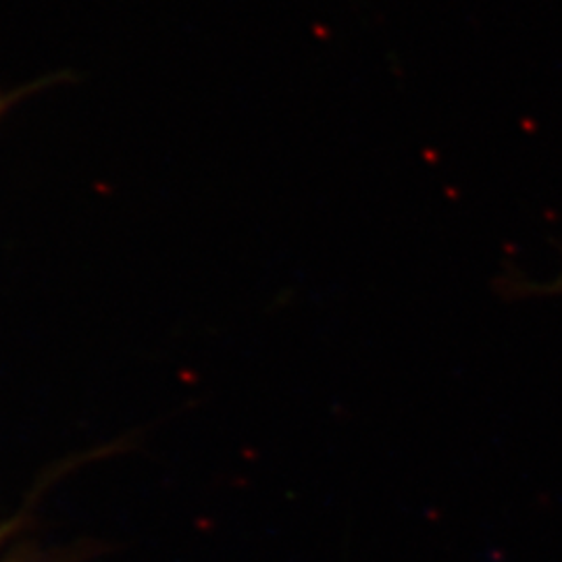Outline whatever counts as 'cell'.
Wrapping results in <instances>:
<instances>
[{"mask_svg":"<svg viewBox=\"0 0 562 562\" xmlns=\"http://www.w3.org/2000/svg\"><path fill=\"white\" fill-rule=\"evenodd\" d=\"M506 292H513V294H562V273L559 276V280L552 281L550 285H517V288H508Z\"/></svg>","mask_w":562,"mask_h":562,"instance_id":"1","label":"cell"},{"mask_svg":"<svg viewBox=\"0 0 562 562\" xmlns=\"http://www.w3.org/2000/svg\"><path fill=\"white\" fill-rule=\"evenodd\" d=\"M0 109H2V104H0Z\"/></svg>","mask_w":562,"mask_h":562,"instance_id":"2","label":"cell"}]
</instances>
